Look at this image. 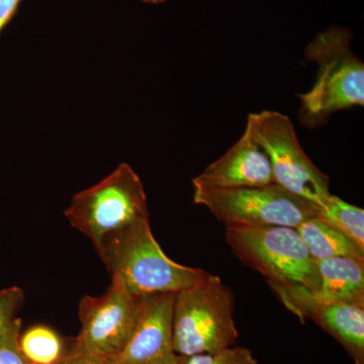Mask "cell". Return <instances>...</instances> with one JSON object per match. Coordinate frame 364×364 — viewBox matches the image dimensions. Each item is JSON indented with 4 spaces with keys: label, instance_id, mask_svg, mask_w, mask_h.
I'll list each match as a JSON object with an SVG mask.
<instances>
[{
    "label": "cell",
    "instance_id": "cell-8",
    "mask_svg": "<svg viewBox=\"0 0 364 364\" xmlns=\"http://www.w3.org/2000/svg\"><path fill=\"white\" fill-rule=\"evenodd\" d=\"M134 296L116 279L100 296H85L78 306L81 328L69 353L112 359L130 338L140 311Z\"/></svg>",
    "mask_w": 364,
    "mask_h": 364
},
{
    "label": "cell",
    "instance_id": "cell-5",
    "mask_svg": "<svg viewBox=\"0 0 364 364\" xmlns=\"http://www.w3.org/2000/svg\"><path fill=\"white\" fill-rule=\"evenodd\" d=\"M226 242L235 255L268 284H299L313 293L318 291V261L294 228L229 227Z\"/></svg>",
    "mask_w": 364,
    "mask_h": 364
},
{
    "label": "cell",
    "instance_id": "cell-3",
    "mask_svg": "<svg viewBox=\"0 0 364 364\" xmlns=\"http://www.w3.org/2000/svg\"><path fill=\"white\" fill-rule=\"evenodd\" d=\"M67 220L95 246L97 252L131 227L150 220L140 177L121 163L95 186L76 193L65 210Z\"/></svg>",
    "mask_w": 364,
    "mask_h": 364
},
{
    "label": "cell",
    "instance_id": "cell-12",
    "mask_svg": "<svg viewBox=\"0 0 364 364\" xmlns=\"http://www.w3.org/2000/svg\"><path fill=\"white\" fill-rule=\"evenodd\" d=\"M320 284L315 296L322 301L364 306V261L333 257L318 261Z\"/></svg>",
    "mask_w": 364,
    "mask_h": 364
},
{
    "label": "cell",
    "instance_id": "cell-19",
    "mask_svg": "<svg viewBox=\"0 0 364 364\" xmlns=\"http://www.w3.org/2000/svg\"><path fill=\"white\" fill-rule=\"evenodd\" d=\"M21 0H0V33L16 13Z\"/></svg>",
    "mask_w": 364,
    "mask_h": 364
},
{
    "label": "cell",
    "instance_id": "cell-1",
    "mask_svg": "<svg viewBox=\"0 0 364 364\" xmlns=\"http://www.w3.org/2000/svg\"><path fill=\"white\" fill-rule=\"evenodd\" d=\"M352 33L331 26L306 46L305 58L317 64L312 88L299 95V123L314 130L335 112L363 107L364 64L351 50Z\"/></svg>",
    "mask_w": 364,
    "mask_h": 364
},
{
    "label": "cell",
    "instance_id": "cell-4",
    "mask_svg": "<svg viewBox=\"0 0 364 364\" xmlns=\"http://www.w3.org/2000/svg\"><path fill=\"white\" fill-rule=\"evenodd\" d=\"M235 296L219 277L208 274L176 294L172 335L177 355H195L235 346Z\"/></svg>",
    "mask_w": 364,
    "mask_h": 364
},
{
    "label": "cell",
    "instance_id": "cell-18",
    "mask_svg": "<svg viewBox=\"0 0 364 364\" xmlns=\"http://www.w3.org/2000/svg\"><path fill=\"white\" fill-rule=\"evenodd\" d=\"M21 320L18 318L0 337V364H33L21 350Z\"/></svg>",
    "mask_w": 364,
    "mask_h": 364
},
{
    "label": "cell",
    "instance_id": "cell-10",
    "mask_svg": "<svg viewBox=\"0 0 364 364\" xmlns=\"http://www.w3.org/2000/svg\"><path fill=\"white\" fill-rule=\"evenodd\" d=\"M176 294L141 296L140 311L123 350L112 364H177L172 335Z\"/></svg>",
    "mask_w": 364,
    "mask_h": 364
},
{
    "label": "cell",
    "instance_id": "cell-6",
    "mask_svg": "<svg viewBox=\"0 0 364 364\" xmlns=\"http://www.w3.org/2000/svg\"><path fill=\"white\" fill-rule=\"evenodd\" d=\"M246 128L267 154L273 182L320 208L331 195L329 177L306 155L291 119L279 112H253Z\"/></svg>",
    "mask_w": 364,
    "mask_h": 364
},
{
    "label": "cell",
    "instance_id": "cell-7",
    "mask_svg": "<svg viewBox=\"0 0 364 364\" xmlns=\"http://www.w3.org/2000/svg\"><path fill=\"white\" fill-rule=\"evenodd\" d=\"M193 203L229 227L279 226L296 229L318 215V205L275 183L255 188H193Z\"/></svg>",
    "mask_w": 364,
    "mask_h": 364
},
{
    "label": "cell",
    "instance_id": "cell-17",
    "mask_svg": "<svg viewBox=\"0 0 364 364\" xmlns=\"http://www.w3.org/2000/svg\"><path fill=\"white\" fill-rule=\"evenodd\" d=\"M25 303V294L18 287H11L0 291V337L18 318V311Z\"/></svg>",
    "mask_w": 364,
    "mask_h": 364
},
{
    "label": "cell",
    "instance_id": "cell-9",
    "mask_svg": "<svg viewBox=\"0 0 364 364\" xmlns=\"http://www.w3.org/2000/svg\"><path fill=\"white\" fill-rule=\"evenodd\" d=\"M273 291L301 322L306 318L332 336L355 364H364V306L322 301L299 284H270Z\"/></svg>",
    "mask_w": 364,
    "mask_h": 364
},
{
    "label": "cell",
    "instance_id": "cell-14",
    "mask_svg": "<svg viewBox=\"0 0 364 364\" xmlns=\"http://www.w3.org/2000/svg\"><path fill=\"white\" fill-rule=\"evenodd\" d=\"M318 219L338 230L364 251V210L330 195L318 208Z\"/></svg>",
    "mask_w": 364,
    "mask_h": 364
},
{
    "label": "cell",
    "instance_id": "cell-15",
    "mask_svg": "<svg viewBox=\"0 0 364 364\" xmlns=\"http://www.w3.org/2000/svg\"><path fill=\"white\" fill-rule=\"evenodd\" d=\"M20 347L33 364H55L64 356L61 339L47 326H33L21 333Z\"/></svg>",
    "mask_w": 364,
    "mask_h": 364
},
{
    "label": "cell",
    "instance_id": "cell-2",
    "mask_svg": "<svg viewBox=\"0 0 364 364\" xmlns=\"http://www.w3.org/2000/svg\"><path fill=\"white\" fill-rule=\"evenodd\" d=\"M98 256L132 294H176L195 286L210 273L179 264L164 253L151 230L150 220L139 223L109 241Z\"/></svg>",
    "mask_w": 364,
    "mask_h": 364
},
{
    "label": "cell",
    "instance_id": "cell-21",
    "mask_svg": "<svg viewBox=\"0 0 364 364\" xmlns=\"http://www.w3.org/2000/svg\"><path fill=\"white\" fill-rule=\"evenodd\" d=\"M139 1L145 2V4H161L166 2L167 0H139Z\"/></svg>",
    "mask_w": 364,
    "mask_h": 364
},
{
    "label": "cell",
    "instance_id": "cell-16",
    "mask_svg": "<svg viewBox=\"0 0 364 364\" xmlns=\"http://www.w3.org/2000/svg\"><path fill=\"white\" fill-rule=\"evenodd\" d=\"M177 364H258V360L250 349L235 345L210 353L177 355Z\"/></svg>",
    "mask_w": 364,
    "mask_h": 364
},
{
    "label": "cell",
    "instance_id": "cell-11",
    "mask_svg": "<svg viewBox=\"0 0 364 364\" xmlns=\"http://www.w3.org/2000/svg\"><path fill=\"white\" fill-rule=\"evenodd\" d=\"M270 183L274 182L269 160L247 128L223 156L193 181V188H255Z\"/></svg>",
    "mask_w": 364,
    "mask_h": 364
},
{
    "label": "cell",
    "instance_id": "cell-20",
    "mask_svg": "<svg viewBox=\"0 0 364 364\" xmlns=\"http://www.w3.org/2000/svg\"><path fill=\"white\" fill-rule=\"evenodd\" d=\"M55 364H112L111 359L66 354Z\"/></svg>",
    "mask_w": 364,
    "mask_h": 364
},
{
    "label": "cell",
    "instance_id": "cell-13",
    "mask_svg": "<svg viewBox=\"0 0 364 364\" xmlns=\"http://www.w3.org/2000/svg\"><path fill=\"white\" fill-rule=\"evenodd\" d=\"M296 230L314 259L349 257L364 261V251L348 237L318 218L306 220Z\"/></svg>",
    "mask_w": 364,
    "mask_h": 364
}]
</instances>
